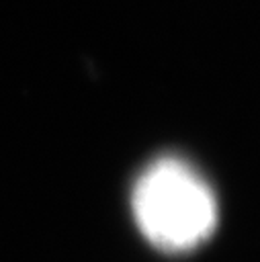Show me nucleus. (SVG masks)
<instances>
[{
  "label": "nucleus",
  "mask_w": 260,
  "mask_h": 262,
  "mask_svg": "<svg viewBox=\"0 0 260 262\" xmlns=\"http://www.w3.org/2000/svg\"><path fill=\"white\" fill-rule=\"evenodd\" d=\"M131 207L141 233L166 252L199 246L217 223L211 186L180 158H160L149 164L133 186Z\"/></svg>",
  "instance_id": "obj_1"
}]
</instances>
